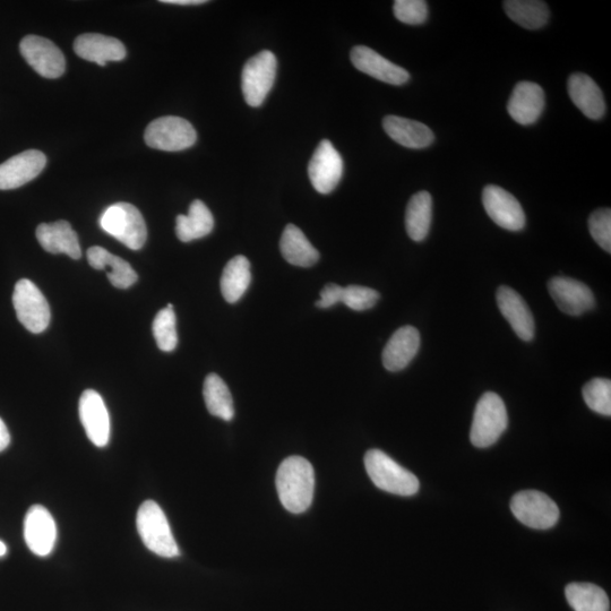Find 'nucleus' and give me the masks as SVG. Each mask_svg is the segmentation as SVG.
I'll list each match as a JSON object with an SVG mask.
<instances>
[{
    "label": "nucleus",
    "mask_w": 611,
    "mask_h": 611,
    "mask_svg": "<svg viewBox=\"0 0 611 611\" xmlns=\"http://www.w3.org/2000/svg\"><path fill=\"white\" fill-rule=\"evenodd\" d=\"M280 249L285 260L299 268H311L320 260V253L295 225H288L283 231Z\"/></svg>",
    "instance_id": "a878e982"
},
{
    "label": "nucleus",
    "mask_w": 611,
    "mask_h": 611,
    "mask_svg": "<svg viewBox=\"0 0 611 611\" xmlns=\"http://www.w3.org/2000/svg\"><path fill=\"white\" fill-rule=\"evenodd\" d=\"M509 426L505 403L499 395L487 392L480 398L473 416L470 440L479 449L494 445Z\"/></svg>",
    "instance_id": "39448f33"
},
{
    "label": "nucleus",
    "mask_w": 611,
    "mask_h": 611,
    "mask_svg": "<svg viewBox=\"0 0 611 611\" xmlns=\"http://www.w3.org/2000/svg\"><path fill=\"white\" fill-rule=\"evenodd\" d=\"M136 526L145 547L150 552L163 558H174L180 555L167 516L156 502L146 501L140 506Z\"/></svg>",
    "instance_id": "7ed1b4c3"
},
{
    "label": "nucleus",
    "mask_w": 611,
    "mask_h": 611,
    "mask_svg": "<svg viewBox=\"0 0 611 611\" xmlns=\"http://www.w3.org/2000/svg\"><path fill=\"white\" fill-rule=\"evenodd\" d=\"M24 539L33 554L46 557L53 552L57 541V527L46 507H30L24 520Z\"/></svg>",
    "instance_id": "ddd939ff"
},
{
    "label": "nucleus",
    "mask_w": 611,
    "mask_h": 611,
    "mask_svg": "<svg viewBox=\"0 0 611 611\" xmlns=\"http://www.w3.org/2000/svg\"><path fill=\"white\" fill-rule=\"evenodd\" d=\"M433 220V199L428 192H419L411 197L406 212V228L415 242H423L429 234Z\"/></svg>",
    "instance_id": "c85d7f7f"
},
{
    "label": "nucleus",
    "mask_w": 611,
    "mask_h": 611,
    "mask_svg": "<svg viewBox=\"0 0 611 611\" xmlns=\"http://www.w3.org/2000/svg\"><path fill=\"white\" fill-rule=\"evenodd\" d=\"M511 510L524 526L537 530L555 527L561 515L553 499L538 490H523L514 495Z\"/></svg>",
    "instance_id": "1a4fd4ad"
},
{
    "label": "nucleus",
    "mask_w": 611,
    "mask_h": 611,
    "mask_svg": "<svg viewBox=\"0 0 611 611\" xmlns=\"http://www.w3.org/2000/svg\"><path fill=\"white\" fill-rule=\"evenodd\" d=\"M206 408L212 416L231 421L235 417L234 400L227 384L217 374L206 376L203 389Z\"/></svg>",
    "instance_id": "c756f323"
},
{
    "label": "nucleus",
    "mask_w": 611,
    "mask_h": 611,
    "mask_svg": "<svg viewBox=\"0 0 611 611\" xmlns=\"http://www.w3.org/2000/svg\"><path fill=\"white\" fill-rule=\"evenodd\" d=\"M88 260L93 269L106 270L111 285L118 289H128L139 279L131 264L109 253L105 248L91 247Z\"/></svg>",
    "instance_id": "393cba45"
},
{
    "label": "nucleus",
    "mask_w": 611,
    "mask_h": 611,
    "mask_svg": "<svg viewBox=\"0 0 611 611\" xmlns=\"http://www.w3.org/2000/svg\"><path fill=\"white\" fill-rule=\"evenodd\" d=\"M280 501L290 513L301 514L311 507L315 492V472L308 460L290 456L277 472Z\"/></svg>",
    "instance_id": "f257e3e1"
},
{
    "label": "nucleus",
    "mask_w": 611,
    "mask_h": 611,
    "mask_svg": "<svg viewBox=\"0 0 611 611\" xmlns=\"http://www.w3.org/2000/svg\"><path fill=\"white\" fill-rule=\"evenodd\" d=\"M393 11L400 22L409 25L423 24L428 17V6L424 0H397Z\"/></svg>",
    "instance_id": "c9c22d12"
},
{
    "label": "nucleus",
    "mask_w": 611,
    "mask_h": 611,
    "mask_svg": "<svg viewBox=\"0 0 611 611\" xmlns=\"http://www.w3.org/2000/svg\"><path fill=\"white\" fill-rule=\"evenodd\" d=\"M420 348V334L413 326L401 327L392 335L383 351V365L390 372H400L416 357Z\"/></svg>",
    "instance_id": "4be33fe9"
},
{
    "label": "nucleus",
    "mask_w": 611,
    "mask_h": 611,
    "mask_svg": "<svg viewBox=\"0 0 611 611\" xmlns=\"http://www.w3.org/2000/svg\"><path fill=\"white\" fill-rule=\"evenodd\" d=\"M278 60L270 50H263L245 64L242 73V90L248 106L263 105L277 77Z\"/></svg>",
    "instance_id": "423d86ee"
},
{
    "label": "nucleus",
    "mask_w": 611,
    "mask_h": 611,
    "mask_svg": "<svg viewBox=\"0 0 611 611\" xmlns=\"http://www.w3.org/2000/svg\"><path fill=\"white\" fill-rule=\"evenodd\" d=\"M75 54L88 62L106 66L108 62H122L126 48L122 41L99 33H85L74 42Z\"/></svg>",
    "instance_id": "aec40b11"
},
{
    "label": "nucleus",
    "mask_w": 611,
    "mask_h": 611,
    "mask_svg": "<svg viewBox=\"0 0 611 611\" xmlns=\"http://www.w3.org/2000/svg\"><path fill=\"white\" fill-rule=\"evenodd\" d=\"M161 3L170 5L191 6L203 5L208 2H205V0H161Z\"/></svg>",
    "instance_id": "ea45409f"
},
{
    "label": "nucleus",
    "mask_w": 611,
    "mask_h": 611,
    "mask_svg": "<svg viewBox=\"0 0 611 611\" xmlns=\"http://www.w3.org/2000/svg\"><path fill=\"white\" fill-rule=\"evenodd\" d=\"M13 305L17 318L28 331L39 334L48 329L51 314L45 296L34 283L22 279L16 283Z\"/></svg>",
    "instance_id": "6e6552de"
},
{
    "label": "nucleus",
    "mask_w": 611,
    "mask_h": 611,
    "mask_svg": "<svg viewBox=\"0 0 611 611\" xmlns=\"http://www.w3.org/2000/svg\"><path fill=\"white\" fill-rule=\"evenodd\" d=\"M214 218L202 201L196 200L189 206L188 215H178L176 235L180 242L189 243L211 234Z\"/></svg>",
    "instance_id": "bb28decb"
},
{
    "label": "nucleus",
    "mask_w": 611,
    "mask_h": 611,
    "mask_svg": "<svg viewBox=\"0 0 611 611\" xmlns=\"http://www.w3.org/2000/svg\"><path fill=\"white\" fill-rule=\"evenodd\" d=\"M308 175L313 187L320 194L334 191L343 176V159L329 140L317 146L308 165Z\"/></svg>",
    "instance_id": "9b49d317"
},
{
    "label": "nucleus",
    "mask_w": 611,
    "mask_h": 611,
    "mask_svg": "<svg viewBox=\"0 0 611 611\" xmlns=\"http://www.w3.org/2000/svg\"><path fill=\"white\" fill-rule=\"evenodd\" d=\"M38 242L50 254H66L73 260L82 256L79 237L67 221L41 223L37 228Z\"/></svg>",
    "instance_id": "412c9836"
},
{
    "label": "nucleus",
    "mask_w": 611,
    "mask_h": 611,
    "mask_svg": "<svg viewBox=\"0 0 611 611\" xmlns=\"http://www.w3.org/2000/svg\"><path fill=\"white\" fill-rule=\"evenodd\" d=\"M380 294L374 289L361 286L343 288L342 301L352 311L363 312L373 308L380 300Z\"/></svg>",
    "instance_id": "f704fd0d"
},
{
    "label": "nucleus",
    "mask_w": 611,
    "mask_h": 611,
    "mask_svg": "<svg viewBox=\"0 0 611 611\" xmlns=\"http://www.w3.org/2000/svg\"><path fill=\"white\" fill-rule=\"evenodd\" d=\"M144 140L152 149L178 152L196 143L195 128L188 120L176 116L161 117L153 120L145 129Z\"/></svg>",
    "instance_id": "0eeeda50"
},
{
    "label": "nucleus",
    "mask_w": 611,
    "mask_h": 611,
    "mask_svg": "<svg viewBox=\"0 0 611 611\" xmlns=\"http://www.w3.org/2000/svg\"><path fill=\"white\" fill-rule=\"evenodd\" d=\"M7 554V547L5 542L0 540V557H4Z\"/></svg>",
    "instance_id": "a19ab883"
},
{
    "label": "nucleus",
    "mask_w": 611,
    "mask_h": 611,
    "mask_svg": "<svg viewBox=\"0 0 611 611\" xmlns=\"http://www.w3.org/2000/svg\"><path fill=\"white\" fill-rule=\"evenodd\" d=\"M252 282L251 263L245 256H236L226 265L221 277V292L229 304H235L245 295Z\"/></svg>",
    "instance_id": "cd10ccee"
},
{
    "label": "nucleus",
    "mask_w": 611,
    "mask_h": 611,
    "mask_svg": "<svg viewBox=\"0 0 611 611\" xmlns=\"http://www.w3.org/2000/svg\"><path fill=\"white\" fill-rule=\"evenodd\" d=\"M545 109V92L532 82H521L515 86L507 110L516 123L528 126L535 124Z\"/></svg>",
    "instance_id": "a211bd4d"
},
{
    "label": "nucleus",
    "mask_w": 611,
    "mask_h": 611,
    "mask_svg": "<svg viewBox=\"0 0 611 611\" xmlns=\"http://www.w3.org/2000/svg\"><path fill=\"white\" fill-rule=\"evenodd\" d=\"M350 57L352 64L358 71L372 76L378 81L392 85H402L410 80V74L404 68L393 64L389 59L368 47H355L351 50Z\"/></svg>",
    "instance_id": "f3484780"
},
{
    "label": "nucleus",
    "mask_w": 611,
    "mask_h": 611,
    "mask_svg": "<svg viewBox=\"0 0 611 611\" xmlns=\"http://www.w3.org/2000/svg\"><path fill=\"white\" fill-rule=\"evenodd\" d=\"M383 127L391 139L404 148L420 150L428 148L435 140V135L428 126L408 118L387 116Z\"/></svg>",
    "instance_id": "b1692460"
},
{
    "label": "nucleus",
    "mask_w": 611,
    "mask_h": 611,
    "mask_svg": "<svg viewBox=\"0 0 611 611\" xmlns=\"http://www.w3.org/2000/svg\"><path fill=\"white\" fill-rule=\"evenodd\" d=\"M152 330L160 350L171 352L177 348L178 334L174 306L169 304L157 314L153 321Z\"/></svg>",
    "instance_id": "473e14b6"
},
{
    "label": "nucleus",
    "mask_w": 611,
    "mask_h": 611,
    "mask_svg": "<svg viewBox=\"0 0 611 611\" xmlns=\"http://www.w3.org/2000/svg\"><path fill=\"white\" fill-rule=\"evenodd\" d=\"M10 443H11L10 432H8V429L4 421L2 420V418H0V452H3L4 450H6L8 445H10Z\"/></svg>",
    "instance_id": "58836bf2"
},
{
    "label": "nucleus",
    "mask_w": 611,
    "mask_h": 611,
    "mask_svg": "<svg viewBox=\"0 0 611 611\" xmlns=\"http://www.w3.org/2000/svg\"><path fill=\"white\" fill-rule=\"evenodd\" d=\"M504 8L510 19L524 29L538 30L549 20L547 4L538 0H507Z\"/></svg>",
    "instance_id": "7c9ffc66"
},
{
    "label": "nucleus",
    "mask_w": 611,
    "mask_h": 611,
    "mask_svg": "<svg viewBox=\"0 0 611 611\" xmlns=\"http://www.w3.org/2000/svg\"><path fill=\"white\" fill-rule=\"evenodd\" d=\"M589 229L595 242L607 253H611V211L601 209L593 212L589 220Z\"/></svg>",
    "instance_id": "e433bc0d"
},
{
    "label": "nucleus",
    "mask_w": 611,
    "mask_h": 611,
    "mask_svg": "<svg viewBox=\"0 0 611 611\" xmlns=\"http://www.w3.org/2000/svg\"><path fill=\"white\" fill-rule=\"evenodd\" d=\"M365 467L370 479L384 492L413 496L419 492V480L381 450H370L365 455Z\"/></svg>",
    "instance_id": "f03ea898"
},
{
    "label": "nucleus",
    "mask_w": 611,
    "mask_h": 611,
    "mask_svg": "<svg viewBox=\"0 0 611 611\" xmlns=\"http://www.w3.org/2000/svg\"><path fill=\"white\" fill-rule=\"evenodd\" d=\"M343 288L330 283L321 291V299L317 301L316 306L320 308H331L342 301Z\"/></svg>",
    "instance_id": "4c0bfd02"
},
{
    "label": "nucleus",
    "mask_w": 611,
    "mask_h": 611,
    "mask_svg": "<svg viewBox=\"0 0 611 611\" xmlns=\"http://www.w3.org/2000/svg\"><path fill=\"white\" fill-rule=\"evenodd\" d=\"M483 203L485 210L497 226L520 231L526 226V214L515 197L504 188L489 185L484 189Z\"/></svg>",
    "instance_id": "f8f14e48"
},
{
    "label": "nucleus",
    "mask_w": 611,
    "mask_h": 611,
    "mask_svg": "<svg viewBox=\"0 0 611 611\" xmlns=\"http://www.w3.org/2000/svg\"><path fill=\"white\" fill-rule=\"evenodd\" d=\"M499 311L512 326V329L523 341L535 337V320L526 301L510 287L502 286L497 290Z\"/></svg>",
    "instance_id": "6ab92c4d"
},
{
    "label": "nucleus",
    "mask_w": 611,
    "mask_h": 611,
    "mask_svg": "<svg viewBox=\"0 0 611 611\" xmlns=\"http://www.w3.org/2000/svg\"><path fill=\"white\" fill-rule=\"evenodd\" d=\"M47 165L41 151L28 150L0 165V191L16 189L36 179Z\"/></svg>",
    "instance_id": "2eb2a0df"
},
{
    "label": "nucleus",
    "mask_w": 611,
    "mask_h": 611,
    "mask_svg": "<svg viewBox=\"0 0 611 611\" xmlns=\"http://www.w3.org/2000/svg\"><path fill=\"white\" fill-rule=\"evenodd\" d=\"M20 51L33 70L46 79H58L65 73V56L53 41L27 36L20 43Z\"/></svg>",
    "instance_id": "9d476101"
},
{
    "label": "nucleus",
    "mask_w": 611,
    "mask_h": 611,
    "mask_svg": "<svg viewBox=\"0 0 611 611\" xmlns=\"http://www.w3.org/2000/svg\"><path fill=\"white\" fill-rule=\"evenodd\" d=\"M548 290L558 308L565 314L580 316L596 306L590 288L578 280L557 277L549 281Z\"/></svg>",
    "instance_id": "4468645a"
},
{
    "label": "nucleus",
    "mask_w": 611,
    "mask_h": 611,
    "mask_svg": "<svg viewBox=\"0 0 611 611\" xmlns=\"http://www.w3.org/2000/svg\"><path fill=\"white\" fill-rule=\"evenodd\" d=\"M567 89L574 105L590 119L598 120L605 116L606 102L599 86L590 76L578 73L570 76Z\"/></svg>",
    "instance_id": "5701e85b"
},
{
    "label": "nucleus",
    "mask_w": 611,
    "mask_h": 611,
    "mask_svg": "<svg viewBox=\"0 0 611 611\" xmlns=\"http://www.w3.org/2000/svg\"><path fill=\"white\" fill-rule=\"evenodd\" d=\"M100 226L133 251H139L148 239V228L142 213L129 203L109 206L101 215Z\"/></svg>",
    "instance_id": "20e7f679"
},
{
    "label": "nucleus",
    "mask_w": 611,
    "mask_h": 611,
    "mask_svg": "<svg viewBox=\"0 0 611 611\" xmlns=\"http://www.w3.org/2000/svg\"><path fill=\"white\" fill-rule=\"evenodd\" d=\"M80 419L89 440L98 447H105L110 438V418L105 401L94 390H86L80 399Z\"/></svg>",
    "instance_id": "dca6fc26"
},
{
    "label": "nucleus",
    "mask_w": 611,
    "mask_h": 611,
    "mask_svg": "<svg viewBox=\"0 0 611 611\" xmlns=\"http://www.w3.org/2000/svg\"><path fill=\"white\" fill-rule=\"evenodd\" d=\"M565 596L574 611H610L607 593L596 584L571 583Z\"/></svg>",
    "instance_id": "2f4dec72"
},
{
    "label": "nucleus",
    "mask_w": 611,
    "mask_h": 611,
    "mask_svg": "<svg viewBox=\"0 0 611 611\" xmlns=\"http://www.w3.org/2000/svg\"><path fill=\"white\" fill-rule=\"evenodd\" d=\"M583 399L587 406L602 416H611V382L607 378H595L583 387Z\"/></svg>",
    "instance_id": "72a5a7b5"
}]
</instances>
